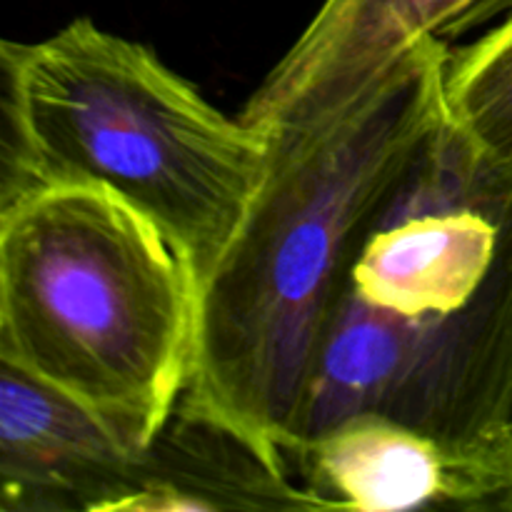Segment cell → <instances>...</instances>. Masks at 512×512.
<instances>
[{"instance_id": "obj_4", "label": "cell", "mask_w": 512, "mask_h": 512, "mask_svg": "<svg viewBox=\"0 0 512 512\" xmlns=\"http://www.w3.org/2000/svg\"><path fill=\"white\" fill-rule=\"evenodd\" d=\"M143 450L78 400L0 363L3 512L133 510Z\"/></svg>"}, {"instance_id": "obj_6", "label": "cell", "mask_w": 512, "mask_h": 512, "mask_svg": "<svg viewBox=\"0 0 512 512\" xmlns=\"http://www.w3.org/2000/svg\"><path fill=\"white\" fill-rule=\"evenodd\" d=\"M445 120L495 163L512 165V10L500 25L450 53Z\"/></svg>"}, {"instance_id": "obj_5", "label": "cell", "mask_w": 512, "mask_h": 512, "mask_svg": "<svg viewBox=\"0 0 512 512\" xmlns=\"http://www.w3.org/2000/svg\"><path fill=\"white\" fill-rule=\"evenodd\" d=\"M318 510L512 508V485L440 440L385 415H355L288 455Z\"/></svg>"}, {"instance_id": "obj_7", "label": "cell", "mask_w": 512, "mask_h": 512, "mask_svg": "<svg viewBox=\"0 0 512 512\" xmlns=\"http://www.w3.org/2000/svg\"><path fill=\"white\" fill-rule=\"evenodd\" d=\"M510 10H512V0H478L468 13L460 15V18L450 25L448 33H445V40L450 43V40L460 38V35L473 33V30L503 18V15L510 13Z\"/></svg>"}, {"instance_id": "obj_2", "label": "cell", "mask_w": 512, "mask_h": 512, "mask_svg": "<svg viewBox=\"0 0 512 512\" xmlns=\"http://www.w3.org/2000/svg\"><path fill=\"white\" fill-rule=\"evenodd\" d=\"M0 113V208L45 185H98L168 235L200 288L243 230L273 153L270 135L88 15L0 45Z\"/></svg>"}, {"instance_id": "obj_1", "label": "cell", "mask_w": 512, "mask_h": 512, "mask_svg": "<svg viewBox=\"0 0 512 512\" xmlns=\"http://www.w3.org/2000/svg\"><path fill=\"white\" fill-rule=\"evenodd\" d=\"M450 45H415L380 83L320 123L270 135L265 183L200 288L183 403L293 478L305 388L365 225L445 118Z\"/></svg>"}, {"instance_id": "obj_3", "label": "cell", "mask_w": 512, "mask_h": 512, "mask_svg": "<svg viewBox=\"0 0 512 512\" xmlns=\"http://www.w3.org/2000/svg\"><path fill=\"white\" fill-rule=\"evenodd\" d=\"M200 283L168 235L98 185L0 208V363L145 448L193 370Z\"/></svg>"}]
</instances>
